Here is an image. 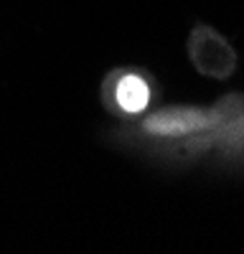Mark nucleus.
Here are the masks:
<instances>
[{
    "instance_id": "nucleus-1",
    "label": "nucleus",
    "mask_w": 244,
    "mask_h": 254,
    "mask_svg": "<svg viewBox=\"0 0 244 254\" xmlns=\"http://www.w3.org/2000/svg\"><path fill=\"white\" fill-rule=\"evenodd\" d=\"M209 122L206 115L201 112H171V115H158L148 122V130L158 135H186L196 132Z\"/></svg>"
},
{
    "instance_id": "nucleus-2",
    "label": "nucleus",
    "mask_w": 244,
    "mask_h": 254,
    "mask_svg": "<svg viewBox=\"0 0 244 254\" xmlns=\"http://www.w3.org/2000/svg\"><path fill=\"white\" fill-rule=\"evenodd\" d=\"M148 99H150V89L148 84L142 81L140 76H125L117 87V102L122 110L127 112H140L148 107Z\"/></svg>"
}]
</instances>
